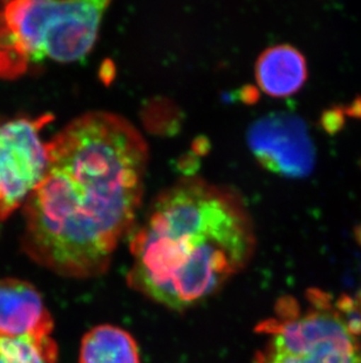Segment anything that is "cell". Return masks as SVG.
Returning a JSON list of instances; mask_svg holds the SVG:
<instances>
[{"label":"cell","instance_id":"cell-2","mask_svg":"<svg viewBox=\"0 0 361 363\" xmlns=\"http://www.w3.org/2000/svg\"><path fill=\"white\" fill-rule=\"evenodd\" d=\"M130 287L184 311L242 271L256 248L253 219L231 189L184 178L154 199L132 232Z\"/></svg>","mask_w":361,"mask_h":363},{"label":"cell","instance_id":"cell-7","mask_svg":"<svg viewBox=\"0 0 361 363\" xmlns=\"http://www.w3.org/2000/svg\"><path fill=\"white\" fill-rule=\"evenodd\" d=\"M55 323L44 298L30 282L0 280V336L51 339Z\"/></svg>","mask_w":361,"mask_h":363},{"label":"cell","instance_id":"cell-12","mask_svg":"<svg viewBox=\"0 0 361 363\" xmlns=\"http://www.w3.org/2000/svg\"><path fill=\"white\" fill-rule=\"evenodd\" d=\"M344 111L345 114H348V116H351L353 118H361V98L355 99L348 108H344Z\"/></svg>","mask_w":361,"mask_h":363},{"label":"cell","instance_id":"cell-6","mask_svg":"<svg viewBox=\"0 0 361 363\" xmlns=\"http://www.w3.org/2000/svg\"><path fill=\"white\" fill-rule=\"evenodd\" d=\"M248 145L263 167L285 178H305L314 169V143L305 123L294 114L260 118L248 130Z\"/></svg>","mask_w":361,"mask_h":363},{"label":"cell","instance_id":"cell-9","mask_svg":"<svg viewBox=\"0 0 361 363\" xmlns=\"http://www.w3.org/2000/svg\"><path fill=\"white\" fill-rule=\"evenodd\" d=\"M79 363H141L140 350L125 329L98 325L82 337Z\"/></svg>","mask_w":361,"mask_h":363},{"label":"cell","instance_id":"cell-13","mask_svg":"<svg viewBox=\"0 0 361 363\" xmlns=\"http://www.w3.org/2000/svg\"><path fill=\"white\" fill-rule=\"evenodd\" d=\"M357 305H358L359 309L361 311V289L359 291L358 300H357Z\"/></svg>","mask_w":361,"mask_h":363},{"label":"cell","instance_id":"cell-14","mask_svg":"<svg viewBox=\"0 0 361 363\" xmlns=\"http://www.w3.org/2000/svg\"><path fill=\"white\" fill-rule=\"evenodd\" d=\"M357 235H358L359 241H360V242H361V227H360V228H359L358 233H357Z\"/></svg>","mask_w":361,"mask_h":363},{"label":"cell","instance_id":"cell-1","mask_svg":"<svg viewBox=\"0 0 361 363\" xmlns=\"http://www.w3.org/2000/svg\"><path fill=\"white\" fill-rule=\"evenodd\" d=\"M44 179L24 205L25 253L65 278L106 273L135 228L149 150L126 118L91 112L47 141Z\"/></svg>","mask_w":361,"mask_h":363},{"label":"cell","instance_id":"cell-8","mask_svg":"<svg viewBox=\"0 0 361 363\" xmlns=\"http://www.w3.org/2000/svg\"><path fill=\"white\" fill-rule=\"evenodd\" d=\"M306 79L305 57L290 45L268 48L256 62V80L259 89L268 96H292L303 87Z\"/></svg>","mask_w":361,"mask_h":363},{"label":"cell","instance_id":"cell-10","mask_svg":"<svg viewBox=\"0 0 361 363\" xmlns=\"http://www.w3.org/2000/svg\"><path fill=\"white\" fill-rule=\"evenodd\" d=\"M59 350L53 337L46 340L0 336V363H57Z\"/></svg>","mask_w":361,"mask_h":363},{"label":"cell","instance_id":"cell-3","mask_svg":"<svg viewBox=\"0 0 361 363\" xmlns=\"http://www.w3.org/2000/svg\"><path fill=\"white\" fill-rule=\"evenodd\" d=\"M108 5L105 0L0 1V78L21 76L45 60L85 58Z\"/></svg>","mask_w":361,"mask_h":363},{"label":"cell","instance_id":"cell-5","mask_svg":"<svg viewBox=\"0 0 361 363\" xmlns=\"http://www.w3.org/2000/svg\"><path fill=\"white\" fill-rule=\"evenodd\" d=\"M52 118L17 119L0 125V221L24 206L47 169L41 130Z\"/></svg>","mask_w":361,"mask_h":363},{"label":"cell","instance_id":"cell-11","mask_svg":"<svg viewBox=\"0 0 361 363\" xmlns=\"http://www.w3.org/2000/svg\"><path fill=\"white\" fill-rule=\"evenodd\" d=\"M321 127L328 134H336L343 130L345 125V111L340 107H332L321 116Z\"/></svg>","mask_w":361,"mask_h":363},{"label":"cell","instance_id":"cell-4","mask_svg":"<svg viewBox=\"0 0 361 363\" xmlns=\"http://www.w3.org/2000/svg\"><path fill=\"white\" fill-rule=\"evenodd\" d=\"M311 307L302 313L293 298L276 306V316L256 332L265 337L255 363H361V345L330 296L309 293Z\"/></svg>","mask_w":361,"mask_h":363}]
</instances>
